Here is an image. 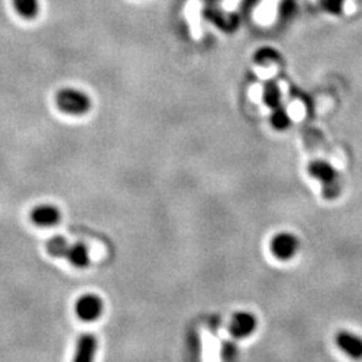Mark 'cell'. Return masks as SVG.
Instances as JSON below:
<instances>
[{"label": "cell", "mask_w": 362, "mask_h": 362, "mask_svg": "<svg viewBox=\"0 0 362 362\" xmlns=\"http://www.w3.org/2000/svg\"><path fill=\"white\" fill-rule=\"evenodd\" d=\"M308 172L322 186V195L328 200H334L341 195V180L337 169L325 160H314L308 165Z\"/></svg>", "instance_id": "6da1fadb"}, {"label": "cell", "mask_w": 362, "mask_h": 362, "mask_svg": "<svg viewBox=\"0 0 362 362\" xmlns=\"http://www.w3.org/2000/svg\"><path fill=\"white\" fill-rule=\"evenodd\" d=\"M55 104L59 110L71 116L85 114L91 107V101L87 97L86 93L70 87L62 89L56 93Z\"/></svg>", "instance_id": "7a4b0ae2"}, {"label": "cell", "mask_w": 362, "mask_h": 362, "mask_svg": "<svg viewBox=\"0 0 362 362\" xmlns=\"http://www.w3.org/2000/svg\"><path fill=\"white\" fill-rule=\"evenodd\" d=\"M299 239L292 232H278L270 241V251L279 260H290L299 251Z\"/></svg>", "instance_id": "3957f363"}, {"label": "cell", "mask_w": 362, "mask_h": 362, "mask_svg": "<svg viewBox=\"0 0 362 362\" xmlns=\"http://www.w3.org/2000/svg\"><path fill=\"white\" fill-rule=\"evenodd\" d=\"M75 314L84 322L97 321L104 312V301L96 294H85L75 302Z\"/></svg>", "instance_id": "277c9868"}, {"label": "cell", "mask_w": 362, "mask_h": 362, "mask_svg": "<svg viewBox=\"0 0 362 362\" xmlns=\"http://www.w3.org/2000/svg\"><path fill=\"white\" fill-rule=\"evenodd\" d=\"M258 318L251 311H236L228 324V331L234 338H247L255 333Z\"/></svg>", "instance_id": "5b68a950"}, {"label": "cell", "mask_w": 362, "mask_h": 362, "mask_svg": "<svg viewBox=\"0 0 362 362\" xmlns=\"http://www.w3.org/2000/svg\"><path fill=\"white\" fill-rule=\"evenodd\" d=\"M334 342L350 359H362V338L360 335L349 330H340L334 337Z\"/></svg>", "instance_id": "8992f818"}, {"label": "cell", "mask_w": 362, "mask_h": 362, "mask_svg": "<svg viewBox=\"0 0 362 362\" xmlns=\"http://www.w3.org/2000/svg\"><path fill=\"white\" fill-rule=\"evenodd\" d=\"M98 342L97 338L93 334H82L78 337L77 344H75V354H74V361L75 362H90L94 360L96 353H97Z\"/></svg>", "instance_id": "52a82bcc"}, {"label": "cell", "mask_w": 362, "mask_h": 362, "mask_svg": "<svg viewBox=\"0 0 362 362\" xmlns=\"http://www.w3.org/2000/svg\"><path fill=\"white\" fill-rule=\"evenodd\" d=\"M31 219L36 225L52 227L61 222V211L52 204H42L31 211Z\"/></svg>", "instance_id": "ba28073f"}, {"label": "cell", "mask_w": 362, "mask_h": 362, "mask_svg": "<svg viewBox=\"0 0 362 362\" xmlns=\"http://www.w3.org/2000/svg\"><path fill=\"white\" fill-rule=\"evenodd\" d=\"M66 260L77 269H86L90 264V252L84 243H71Z\"/></svg>", "instance_id": "9c48e42d"}, {"label": "cell", "mask_w": 362, "mask_h": 362, "mask_svg": "<svg viewBox=\"0 0 362 362\" xmlns=\"http://www.w3.org/2000/svg\"><path fill=\"white\" fill-rule=\"evenodd\" d=\"M270 123L278 132L287 130L292 126V116L287 112V109L279 105L273 109V113L270 116Z\"/></svg>", "instance_id": "30bf717a"}, {"label": "cell", "mask_w": 362, "mask_h": 362, "mask_svg": "<svg viewBox=\"0 0 362 362\" xmlns=\"http://www.w3.org/2000/svg\"><path fill=\"white\" fill-rule=\"evenodd\" d=\"M71 243L62 236H54L46 243L47 252L54 258H66Z\"/></svg>", "instance_id": "8fae6325"}, {"label": "cell", "mask_w": 362, "mask_h": 362, "mask_svg": "<svg viewBox=\"0 0 362 362\" xmlns=\"http://www.w3.org/2000/svg\"><path fill=\"white\" fill-rule=\"evenodd\" d=\"M262 100L270 109H274V107L280 105L282 91H280V89L276 85V82L266 84V86L263 89Z\"/></svg>", "instance_id": "7c38bea8"}, {"label": "cell", "mask_w": 362, "mask_h": 362, "mask_svg": "<svg viewBox=\"0 0 362 362\" xmlns=\"http://www.w3.org/2000/svg\"><path fill=\"white\" fill-rule=\"evenodd\" d=\"M17 13L24 17H34L39 11L38 0H14Z\"/></svg>", "instance_id": "4fadbf2b"}, {"label": "cell", "mask_w": 362, "mask_h": 362, "mask_svg": "<svg viewBox=\"0 0 362 362\" xmlns=\"http://www.w3.org/2000/svg\"><path fill=\"white\" fill-rule=\"evenodd\" d=\"M274 10H276L274 0H264V3L260 6V10H259V20L264 22V23L267 20H271V17L274 15Z\"/></svg>", "instance_id": "5bb4252c"}, {"label": "cell", "mask_w": 362, "mask_h": 362, "mask_svg": "<svg viewBox=\"0 0 362 362\" xmlns=\"http://www.w3.org/2000/svg\"><path fill=\"white\" fill-rule=\"evenodd\" d=\"M187 17L190 19L192 30H197V22H199V11H200V3L192 0L190 6H187Z\"/></svg>", "instance_id": "9a60e30c"}, {"label": "cell", "mask_w": 362, "mask_h": 362, "mask_svg": "<svg viewBox=\"0 0 362 362\" xmlns=\"http://www.w3.org/2000/svg\"><path fill=\"white\" fill-rule=\"evenodd\" d=\"M238 354V349L234 344H225L223 347V359L225 360H232Z\"/></svg>", "instance_id": "2e32d148"}, {"label": "cell", "mask_w": 362, "mask_h": 362, "mask_svg": "<svg viewBox=\"0 0 362 362\" xmlns=\"http://www.w3.org/2000/svg\"><path fill=\"white\" fill-rule=\"evenodd\" d=\"M239 0H225V6L229 10V8H234L236 4H238Z\"/></svg>", "instance_id": "e0dca14e"}]
</instances>
